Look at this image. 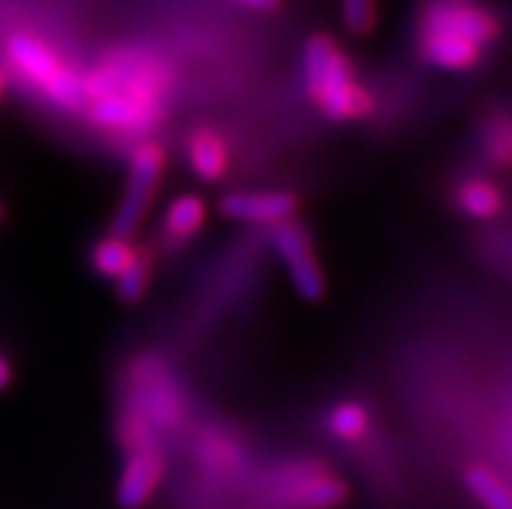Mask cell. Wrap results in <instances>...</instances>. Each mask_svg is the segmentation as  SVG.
<instances>
[{
	"label": "cell",
	"instance_id": "cell-5",
	"mask_svg": "<svg viewBox=\"0 0 512 509\" xmlns=\"http://www.w3.org/2000/svg\"><path fill=\"white\" fill-rule=\"evenodd\" d=\"M164 174V149L159 143H141L130 156L128 180H125L123 198L112 219V234L117 237H133L141 226L143 216L149 211L159 182Z\"/></svg>",
	"mask_w": 512,
	"mask_h": 509
},
{
	"label": "cell",
	"instance_id": "cell-18",
	"mask_svg": "<svg viewBox=\"0 0 512 509\" xmlns=\"http://www.w3.org/2000/svg\"><path fill=\"white\" fill-rule=\"evenodd\" d=\"M487 151L494 162L510 164L512 162V120H500L487 133Z\"/></svg>",
	"mask_w": 512,
	"mask_h": 509
},
{
	"label": "cell",
	"instance_id": "cell-19",
	"mask_svg": "<svg viewBox=\"0 0 512 509\" xmlns=\"http://www.w3.org/2000/svg\"><path fill=\"white\" fill-rule=\"evenodd\" d=\"M232 3H240L245 8H253L260 13H271L281 6V0H232Z\"/></svg>",
	"mask_w": 512,
	"mask_h": 509
},
{
	"label": "cell",
	"instance_id": "cell-9",
	"mask_svg": "<svg viewBox=\"0 0 512 509\" xmlns=\"http://www.w3.org/2000/svg\"><path fill=\"white\" fill-rule=\"evenodd\" d=\"M299 200L292 193H229L219 200L221 216L232 221H245V224H281L286 219H294Z\"/></svg>",
	"mask_w": 512,
	"mask_h": 509
},
{
	"label": "cell",
	"instance_id": "cell-12",
	"mask_svg": "<svg viewBox=\"0 0 512 509\" xmlns=\"http://www.w3.org/2000/svg\"><path fill=\"white\" fill-rule=\"evenodd\" d=\"M463 481L484 509H512V486L484 465H471L463 473Z\"/></svg>",
	"mask_w": 512,
	"mask_h": 509
},
{
	"label": "cell",
	"instance_id": "cell-1",
	"mask_svg": "<svg viewBox=\"0 0 512 509\" xmlns=\"http://www.w3.org/2000/svg\"><path fill=\"white\" fill-rule=\"evenodd\" d=\"M500 37V21L476 0H427L419 13V55L440 71H471Z\"/></svg>",
	"mask_w": 512,
	"mask_h": 509
},
{
	"label": "cell",
	"instance_id": "cell-16",
	"mask_svg": "<svg viewBox=\"0 0 512 509\" xmlns=\"http://www.w3.org/2000/svg\"><path fill=\"white\" fill-rule=\"evenodd\" d=\"M328 429H331L333 437L344 439V442L362 439L370 429V413L362 403H341L328 416Z\"/></svg>",
	"mask_w": 512,
	"mask_h": 509
},
{
	"label": "cell",
	"instance_id": "cell-7",
	"mask_svg": "<svg viewBox=\"0 0 512 509\" xmlns=\"http://www.w3.org/2000/svg\"><path fill=\"white\" fill-rule=\"evenodd\" d=\"M271 245L284 263L289 281L297 289V294L305 302H318L325 294V276L318 263L312 239L307 229L299 221L286 219L281 224H273Z\"/></svg>",
	"mask_w": 512,
	"mask_h": 509
},
{
	"label": "cell",
	"instance_id": "cell-22",
	"mask_svg": "<svg viewBox=\"0 0 512 509\" xmlns=\"http://www.w3.org/2000/svg\"><path fill=\"white\" fill-rule=\"evenodd\" d=\"M3 216H6V208H3V203H0V221H3Z\"/></svg>",
	"mask_w": 512,
	"mask_h": 509
},
{
	"label": "cell",
	"instance_id": "cell-14",
	"mask_svg": "<svg viewBox=\"0 0 512 509\" xmlns=\"http://www.w3.org/2000/svg\"><path fill=\"white\" fill-rule=\"evenodd\" d=\"M455 203L471 219H492L502 211V193L487 180H468L458 187Z\"/></svg>",
	"mask_w": 512,
	"mask_h": 509
},
{
	"label": "cell",
	"instance_id": "cell-3",
	"mask_svg": "<svg viewBox=\"0 0 512 509\" xmlns=\"http://www.w3.org/2000/svg\"><path fill=\"white\" fill-rule=\"evenodd\" d=\"M8 60L34 89L42 91L60 110L78 112L89 102L84 78L71 71L42 39L32 34H13L8 39Z\"/></svg>",
	"mask_w": 512,
	"mask_h": 509
},
{
	"label": "cell",
	"instance_id": "cell-17",
	"mask_svg": "<svg viewBox=\"0 0 512 509\" xmlns=\"http://www.w3.org/2000/svg\"><path fill=\"white\" fill-rule=\"evenodd\" d=\"M341 19L349 34L367 37L377 26V0H341Z\"/></svg>",
	"mask_w": 512,
	"mask_h": 509
},
{
	"label": "cell",
	"instance_id": "cell-4",
	"mask_svg": "<svg viewBox=\"0 0 512 509\" xmlns=\"http://www.w3.org/2000/svg\"><path fill=\"white\" fill-rule=\"evenodd\" d=\"M125 445L128 455L117 478L115 497L123 509H143L164 481V452L151 437L149 421H130L125 429Z\"/></svg>",
	"mask_w": 512,
	"mask_h": 509
},
{
	"label": "cell",
	"instance_id": "cell-8",
	"mask_svg": "<svg viewBox=\"0 0 512 509\" xmlns=\"http://www.w3.org/2000/svg\"><path fill=\"white\" fill-rule=\"evenodd\" d=\"M89 94V120L99 128L110 130H143L156 120V107L151 102L146 86L138 81H120L112 89H91Z\"/></svg>",
	"mask_w": 512,
	"mask_h": 509
},
{
	"label": "cell",
	"instance_id": "cell-20",
	"mask_svg": "<svg viewBox=\"0 0 512 509\" xmlns=\"http://www.w3.org/2000/svg\"><path fill=\"white\" fill-rule=\"evenodd\" d=\"M11 377H13L11 364H8L6 356L0 354V390H6V387L11 385Z\"/></svg>",
	"mask_w": 512,
	"mask_h": 509
},
{
	"label": "cell",
	"instance_id": "cell-10",
	"mask_svg": "<svg viewBox=\"0 0 512 509\" xmlns=\"http://www.w3.org/2000/svg\"><path fill=\"white\" fill-rule=\"evenodd\" d=\"M206 203L198 195H180L169 203L167 213H164V237L172 247H182L185 242L201 232V226L206 224Z\"/></svg>",
	"mask_w": 512,
	"mask_h": 509
},
{
	"label": "cell",
	"instance_id": "cell-6",
	"mask_svg": "<svg viewBox=\"0 0 512 509\" xmlns=\"http://www.w3.org/2000/svg\"><path fill=\"white\" fill-rule=\"evenodd\" d=\"M346 499L349 486L344 478L310 465L281 473L266 494V502L273 509H338Z\"/></svg>",
	"mask_w": 512,
	"mask_h": 509
},
{
	"label": "cell",
	"instance_id": "cell-2",
	"mask_svg": "<svg viewBox=\"0 0 512 509\" xmlns=\"http://www.w3.org/2000/svg\"><path fill=\"white\" fill-rule=\"evenodd\" d=\"M302 73L312 102L318 104L328 120L346 123L370 112V94L359 86L351 60L328 34H315L307 39Z\"/></svg>",
	"mask_w": 512,
	"mask_h": 509
},
{
	"label": "cell",
	"instance_id": "cell-15",
	"mask_svg": "<svg viewBox=\"0 0 512 509\" xmlns=\"http://www.w3.org/2000/svg\"><path fill=\"white\" fill-rule=\"evenodd\" d=\"M151 284V255L138 252V258L115 278V294L123 304H136L146 297Z\"/></svg>",
	"mask_w": 512,
	"mask_h": 509
},
{
	"label": "cell",
	"instance_id": "cell-11",
	"mask_svg": "<svg viewBox=\"0 0 512 509\" xmlns=\"http://www.w3.org/2000/svg\"><path fill=\"white\" fill-rule=\"evenodd\" d=\"M188 162L193 172L206 182H216L227 174L229 151L227 143L221 141L211 130L195 133L188 143Z\"/></svg>",
	"mask_w": 512,
	"mask_h": 509
},
{
	"label": "cell",
	"instance_id": "cell-13",
	"mask_svg": "<svg viewBox=\"0 0 512 509\" xmlns=\"http://www.w3.org/2000/svg\"><path fill=\"white\" fill-rule=\"evenodd\" d=\"M138 252L141 250L130 242V237L112 234V237L99 239L97 245H94V250H91V268H94L97 276L115 281L138 258Z\"/></svg>",
	"mask_w": 512,
	"mask_h": 509
},
{
	"label": "cell",
	"instance_id": "cell-21",
	"mask_svg": "<svg viewBox=\"0 0 512 509\" xmlns=\"http://www.w3.org/2000/svg\"><path fill=\"white\" fill-rule=\"evenodd\" d=\"M3 89H6V73L0 68V97H3Z\"/></svg>",
	"mask_w": 512,
	"mask_h": 509
}]
</instances>
